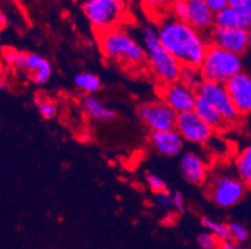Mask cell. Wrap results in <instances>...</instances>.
<instances>
[{
    "instance_id": "cell-9",
    "label": "cell",
    "mask_w": 251,
    "mask_h": 249,
    "mask_svg": "<svg viewBox=\"0 0 251 249\" xmlns=\"http://www.w3.org/2000/svg\"><path fill=\"white\" fill-rule=\"evenodd\" d=\"M175 129L181 135L184 141L195 145H207L215 132V130L209 126L194 110L177 115Z\"/></svg>"
},
{
    "instance_id": "cell-3",
    "label": "cell",
    "mask_w": 251,
    "mask_h": 249,
    "mask_svg": "<svg viewBox=\"0 0 251 249\" xmlns=\"http://www.w3.org/2000/svg\"><path fill=\"white\" fill-rule=\"evenodd\" d=\"M143 45L147 52V64L161 84L179 81L182 65L165 49L156 27L147 25L143 29Z\"/></svg>"
},
{
    "instance_id": "cell-10",
    "label": "cell",
    "mask_w": 251,
    "mask_h": 249,
    "mask_svg": "<svg viewBox=\"0 0 251 249\" xmlns=\"http://www.w3.org/2000/svg\"><path fill=\"white\" fill-rule=\"evenodd\" d=\"M209 43L234 54L243 55L251 46V31L214 26L209 34Z\"/></svg>"
},
{
    "instance_id": "cell-24",
    "label": "cell",
    "mask_w": 251,
    "mask_h": 249,
    "mask_svg": "<svg viewBox=\"0 0 251 249\" xmlns=\"http://www.w3.org/2000/svg\"><path fill=\"white\" fill-rule=\"evenodd\" d=\"M144 10L147 11L148 15L152 17H161L163 19L166 18V13L170 10L171 0H141Z\"/></svg>"
},
{
    "instance_id": "cell-5",
    "label": "cell",
    "mask_w": 251,
    "mask_h": 249,
    "mask_svg": "<svg viewBox=\"0 0 251 249\" xmlns=\"http://www.w3.org/2000/svg\"><path fill=\"white\" fill-rule=\"evenodd\" d=\"M207 196L220 208H231L240 203L246 193V184L236 176L218 172L207 178Z\"/></svg>"
},
{
    "instance_id": "cell-1",
    "label": "cell",
    "mask_w": 251,
    "mask_h": 249,
    "mask_svg": "<svg viewBox=\"0 0 251 249\" xmlns=\"http://www.w3.org/2000/svg\"><path fill=\"white\" fill-rule=\"evenodd\" d=\"M157 31L161 44L181 65L200 68L210 45L204 33L174 17L161 20Z\"/></svg>"
},
{
    "instance_id": "cell-31",
    "label": "cell",
    "mask_w": 251,
    "mask_h": 249,
    "mask_svg": "<svg viewBox=\"0 0 251 249\" xmlns=\"http://www.w3.org/2000/svg\"><path fill=\"white\" fill-rule=\"evenodd\" d=\"M173 203H174V209L179 213H182L185 212V208H186V204H185V198L184 196L181 195V192L176 191L173 193Z\"/></svg>"
},
{
    "instance_id": "cell-26",
    "label": "cell",
    "mask_w": 251,
    "mask_h": 249,
    "mask_svg": "<svg viewBox=\"0 0 251 249\" xmlns=\"http://www.w3.org/2000/svg\"><path fill=\"white\" fill-rule=\"evenodd\" d=\"M202 80L204 79H202L199 68H196V66L182 65L179 81H181L185 85L190 86V88L196 89Z\"/></svg>"
},
{
    "instance_id": "cell-32",
    "label": "cell",
    "mask_w": 251,
    "mask_h": 249,
    "mask_svg": "<svg viewBox=\"0 0 251 249\" xmlns=\"http://www.w3.org/2000/svg\"><path fill=\"white\" fill-rule=\"evenodd\" d=\"M227 3L230 6H234V8L251 14V0H227Z\"/></svg>"
},
{
    "instance_id": "cell-25",
    "label": "cell",
    "mask_w": 251,
    "mask_h": 249,
    "mask_svg": "<svg viewBox=\"0 0 251 249\" xmlns=\"http://www.w3.org/2000/svg\"><path fill=\"white\" fill-rule=\"evenodd\" d=\"M201 225L204 226L209 232L213 233L214 236L218 237L221 242L229 241L230 239L229 227H227V225H225V223L218 222V221L210 218V217H202Z\"/></svg>"
},
{
    "instance_id": "cell-36",
    "label": "cell",
    "mask_w": 251,
    "mask_h": 249,
    "mask_svg": "<svg viewBox=\"0 0 251 249\" xmlns=\"http://www.w3.org/2000/svg\"><path fill=\"white\" fill-rule=\"evenodd\" d=\"M235 249H246V248H243V247H239V246H237Z\"/></svg>"
},
{
    "instance_id": "cell-30",
    "label": "cell",
    "mask_w": 251,
    "mask_h": 249,
    "mask_svg": "<svg viewBox=\"0 0 251 249\" xmlns=\"http://www.w3.org/2000/svg\"><path fill=\"white\" fill-rule=\"evenodd\" d=\"M155 201H156V204L163 209H171L174 208V203H173V193H170L169 191L159 192L155 196Z\"/></svg>"
},
{
    "instance_id": "cell-11",
    "label": "cell",
    "mask_w": 251,
    "mask_h": 249,
    "mask_svg": "<svg viewBox=\"0 0 251 249\" xmlns=\"http://www.w3.org/2000/svg\"><path fill=\"white\" fill-rule=\"evenodd\" d=\"M159 95H160V99L177 113L193 111L196 99H198L195 89L185 85L181 81L164 84L159 89Z\"/></svg>"
},
{
    "instance_id": "cell-21",
    "label": "cell",
    "mask_w": 251,
    "mask_h": 249,
    "mask_svg": "<svg viewBox=\"0 0 251 249\" xmlns=\"http://www.w3.org/2000/svg\"><path fill=\"white\" fill-rule=\"evenodd\" d=\"M74 85L77 90H80L85 95H93L101 89V80L93 72L84 71L75 75Z\"/></svg>"
},
{
    "instance_id": "cell-13",
    "label": "cell",
    "mask_w": 251,
    "mask_h": 249,
    "mask_svg": "<svg viewBox=\"0 0 251 249\" xmlns=\"http://www.w3.org/2000/svg\"><path fill=\"white\" fill-rule=\"evenodd\" d=\"M186 5V23L201 33L211 31L215 26V11L205 0H184Z\"/></svg>"
},
{
    "instance_id": "cell-17",
    "label": "cell",
    "mask_w": 251,
    "mask_h": 249,
    "mask_svg": "<svg viewBox=\"0 0 251 249\" xmlns=\"http://www.w3.org/2000/svg\"><path fill=\"white\" fill-rule=\"evenodd\" d=\"M80 105L85 116L97 122H109L116 117V113L113 109L105 106L98 97L93 95H84L81 97Z\"/></svg>"
},
{
    "instance_id": "cell-8",
    "label": "cell",
    "mask_w": 251,
    "mask_h": 249,
    "mask_svg": "<svg viewBox=\"0 0 251 249\" xmlns=\"http://www.w3.org/2000/svg\"><path fill=\"white\" fill-rule=\"evenodd\" d=\"M136 113L151 132L174 130L179 115L161 99L143 102L136 109Z\"/></svg>"
},
{
    "instance_id": "cell-20",
    "label": "cell",
    "mask_w": 251,
    "mask_h": 249,
    "mask_svg": "<svg viewBox=\"0 0 251 249\" xmlns=\"http://www.w3.org/2000/svg\"><path fill=\"white\" fill-rule=\"evenodd\" d=\"M237 177L248 187H251V145L245 146L236 155L234 161Z\"/></svg>"
},
{
    "instance_id": "cell-6",
    "label": "cell",
    "mask_w": 251,
    "mask_h": 249,
    "mask_svg": "<svg viewBox=\"0 0 251 249\" xmlns=\"http://www.w3.org/2000/svg\"><path fill=\"white\" fill-rule=\"evenodd\" d=\"M84 14L98 33L119 26L125 17L126 5L124 0H84Z\"/></svg>"
},
{
    "instance_id": "cell-34",
    "label": "cell",
    "mask_w": 251,
    "mask_h": 249,
    "mask_svg": "<svg viewBox=\"0 0 251 249\" xmlns=\"http://www.w3.org/2000/svg\"><path fill=\"white\" fill-rule=\"evenodd\" d=\"M236 247V243L232 242L231 239H229V241H223L220 244V249H235Z\"/></svg>"
},
{
    "instance_id": "cell-28",
    "label": "cell",
    "mask_w": 251,
    "mask_h": 249,
    "mask_svg": "<svg viewBox=\"0 0 251 249\" xmlns=\"http://www.w3.org/2000/svg\"><path fill=\"white\" fill-rule=\"evenodd\" d=\"M198 244L202 249H220L221 241L211 232H205L198 237Z\"/></svg>"
},
{
    "instance_id": "cell-18",
    "label": "cell",
    "mask_w": 251,
    "mask_h": 249,
    "mask_svg": "<svg viewBox=\"0 0 251 249\" xmlns=\"http://www.w3.org/2000/svg\"><path fill=\"white\" fill-rule=\"evenodd\" d=\"M28 74L36 85H43L50 80L52 66L48 59L35 52L28 54Z\"/></svg>"
},
{
    "instance_id": "cell-12",
    "label": "cell",
    "mask_w": 251,
    "mask_h": 249,
    "mask_svg": "<svg viewBox=\"0 0 251 249\" xmlns=\"http://www.w3.org/2000/svg\"><path fill=\"white\" fill-rule=\"evenodd\" d=\"M226 90L241 116L251 113V74L239 72L225 84Z\"/></svg>"
},
{
    "instance_id": "cell-23",
    "label": "cell",
    "mask_w": 251,
    "mask_h": 249,
    "mask_svg": "<svg viewBox=\"0 0 251 249\" xmlns=\"http://www.w3.org/2000/svg\"><path fill=\"white\" fill-rule=\"evenodd\" d=\"M34 102H35V106L38 109L39 113L45 120H51L58 113V104L52 99L48 97V96H36L35 99H34Z\"/></svg>"
},
{
    "instance_id": "cell-27",
    "label": "cell",
    "mask_w": 251,
    "mask_h": 249,
    "mask_svg": "<svg viewBox=\"0 0 251 249\" xmlns=\"http://www.w3.org/2000/svg\"><path fill=\"white\" fill-rule=\"evenodd\" d=\"M230 233V239L236 244H243L248 242L249 239V230L243 223L239 222H230L227 223Z\"/></svg>"
},
{
    "instance_id": "cell-35",
    "label": "cell",
    "mask_w": 251,
    "mask_h": 249,
    "mask_svg": "<svg viewBox=\"0 0 251 249\" xmlns=\"http://www.w3.org/2000/svg\"><path fill=\"white\" fill-rule=\"evenodd\" d=\"M9 24H10V22H9V19L6 18L5 14H4V11H1V14H0V25H1V29H5L6 26H9Z\"/></svg>"
},
{
    "instance_id": "cell-15",
    "label": "cell",
    "mask_w": 251,
    "mask_h": 249,
    "mask_svg": "<svg viewBox=\"0 0 251 249\" xmlns=\"http://www.w3.org/2000/svg\"><path fill=\"white\" fill-rule=\"evenodd\" d=\"M180 171L185 180L193 184H202L209 178L206 162L194 152L182 155L180 158Z\"/></svg>"
},
{
    "instance_id": "cell-29",
    "label": "cell",
    "mask_w": 251,
    "mask_h": 249,
    "mask_svg": "<svg viewBox=\"0 0 251 249\" xmlns=\"http://www.w3.org/2000/svg\"><path fill=\"white\" fill-rule=\"evenodd\" d=\"M145 181H147L148 186L150 187V189H151L152 192H155V193L168 191V188H166V182L164 181L160 176L155 175V173L152 172L145 173Z\"/></svg>"
},
{
    "instance_id": "cell-4",
    "label": "cell",
    "mask_w": 251,
    "mask_h": 249,
    "mask_svg": "<svg viewBox=\"0 0 251 249\" xmlns=\"http://www.w3.org/2000/svg\"><path fill=\"white\" fill-rule=\"evenodd\" d=\"M199 68L204 80L226 84L232 76L243 71V59L241 55L210 44Z\"/></svg>"
},
{
    "instance_id": "cell-2",
    "label": "cell",
    "mask_w": 251,
    "mask_h": 249,
    "mask_svg": "<svg viewBox=\"0 0 251 249\" xmlns=\"http://www.w3.org/2000/svg\"><path fill=\"white\" fill-rule=\"evenodd\" d=\"M100 51L109 61L127 66L140 68L147 63V52L129 31L120 26L98 33Z\"/></svg>"
},
{
    "instance_id": "cell-22",
    "label": "cell",
    "mask_w": 251,
    "mask_h": 249,
    "mask_svg": "<svg viewBox=\"0 0 251 249\" xmlns=\"http://www.w3.org/2000/svg\"><path fill=\"white\" fill-rule=\"evenodd\" d=\"M3 58L5 63L14 68L17 71L28 74V52H22L8 47L3 50Z\"/></svg>"
},
{
    "instance_id": "cell-7",
    "label": "cell",
    "mask_w": 251,
    "mask_h": 249,
    "mask_svg": "<svg viewBox=\"0 0 251 249\" xmlns=\"http://www.w3.org/2000/svg\"><path fill=\"white\" fill-rule=\"evenodd\" d=\"M195 90L199 97L206 100L207 102H210L218 110L224 120L226 121L229 127L239 122L241 115L235 107L225 84L202 80Z\"/></svg>"
},
{
    "instance_id": "cell-19",
    "label": "cell",
    "mask_w": 251,
    "mask_h": 249,
    "mask_svg": "<svg viewBox=\"0 0 251 249\" xmlns=\"http://www.w3.org/2000/svg\"><path fill=\"white\" fill-rule=\"evenodd\" d=\"M194 111H195L209 126L213 127L215 131H224V130L229 129V125L226 121L224 120L223 116L220 115L218 110L213 106V105L204 100L202 97L196 99L195 106H194Z\"/></svg>"
},
{
    "instance_id": "cell-14",
    "label": "cell",
    "mask_w": 251,
    "mask_h": 249,
    "mask_svg": "<svg viewBox=\"0 0 251 249\" xmlns=\"http://www.w3.org/2000/svg\"><path fill=\"white\" fill-rule=\"evenodd\" d=\"M150 145L156 152L168 157H174L180 155L184 147V138L181 135L174 130L168 131H155L150 134Z\"/></svg>"
},
{
    "instance_id": "cell-16",
    "label": "cell",
    "mask_w": 251,
    "mask_h": 249,
    "mask_svg": "<svg viewBox=\"0 0 251 249\" xmlns=\"http://www.w3.org/2000/svg\"><path fill=\"white\" fill-rule=\"evenodd\" d=\"M215 26L251 31V14L227 5L215 14Z\"/></svg>"
},
{
    "instance_id": "cell-33",
    "label": "cell",
    "mask_w": 251,
    "mask_h": 249,
    "mask_svg": "<svg viewBox=\"0 0 251 249\" xmlns=\"http://www.w3.org/2000/svg\"><path fill=\"white\" fill-rule=\"evenodd\" d=\"M206 1L207 5L210 6V8L213 9L215 13H218V11L223 10L224 8H226L227 5H229V3H227V0H205Z\"/></svg>"
}]
</instances>
